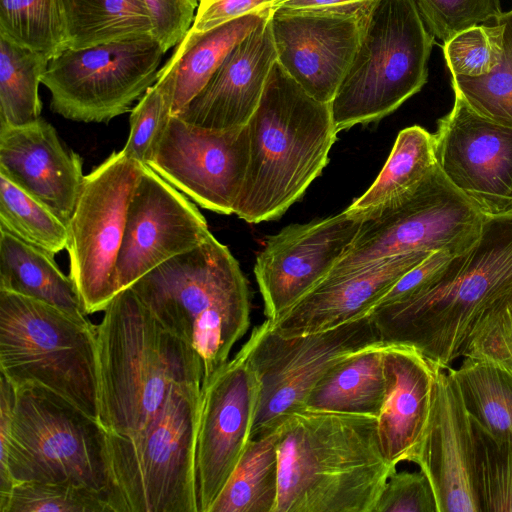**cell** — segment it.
<instances>
[{
	"label": "cell",
	"mask_w": 512,
	"mask_h": 512,
	"mask_svg": "<svg viewBox=\"0 0 512 512\" xmlns=\"http://www.w3.org/2000/svg\"><path fill=\"white\" fill-rule=\"evenodd\" d=\"M131 288L165 328L200 355L202 381L228 360L250 326L247 280L228 247L211 233Z\"/></svg>",
	"instance_id": "obj_6"
},
{
	"label": "cell",
	"mask_w": 512,
	"mask_h": 512,
	"mask_svg": "<svg viewBox=\"0 0 512 512\" xmlns=\"http://www.w3.org/2000/svg\"><path fill=\"white\" fill-rule=\"evenodd\" d=\"M278 429L274 512H373L396 471L382 453L376 417L303 411Z\"/></svg>",
	"instance_id": "obj_1"
},
{
	"label": "cell",
	"mask_w": 512,
	"mask_h": 512,
	"mask_svg": "<svg viewBox=\"0 0 512 512\" xmlns=\"http://www.w3.org/2000/svg\"><path fill=\"white\" fill-rule=\"evenodd\" d=\"M97 345L99 420L107 431L134 434L173 388L202 385L200 355L165 328L131 287L104 310Z\"/></svg>",
	"instance_id": "obj_2"
},
{
	"label": "cell",
	"mask_w": 512,
	"mask_h": 512,
	"mask_svg": "<svg viewBox=\"0 0 512 512\" xmlns=\"http://www.w3.org/2000/svg\"><path fill=\"white\" fill-rule=\"evenodd\" d=\"M69 48L152 35L144 0H64Z\"/></svg>",
	"instance_id": "obj_29"
},
{
	"label": "cell",
	"mask_w": 512,
	"mask_h": 512,
	"mask_svg": "<svg viewBox=\"0 0 512 512\" xmlns=\"http://www.w3.org/2000/svg\"><path fill=\"white\" fill-rule=\"evenodd\" d=\"M365 210L346 209L304 224H291L267 238L254 266L264 314L278 318L318 285L351 246Z\"/></svg>",
	"instance_id": "obj_16"
},
{
	"label": "cell",
	"mask_w": 512,
	"mask_h": 512,
	"mask_svg": "<svg viewBox=\"0 0 512 512\" xmlns=\"http://www.w3.org/2000/svg\"><path fill=\"white\" fill-rule=\"evenodd\" d=\"M0 512H113L100 493L67 482H15Z\"/></svg>",
	"instance_id": "obj_36"
},
{
	"label": "cell",
	"mask_w": 512,
	"mask_h": 512,
	"mask_svg": "<svg viewBox=\"0 0 512 512\" xmlns=\"http://www.w3.org/2000/svg\"><path fill=\"white\" fill-rule=\"evenodd\" d=\"M249 163L247 124L210 130L171 115L147 166L201 207L230 215Z\"/></svg>",
	"instance_id": "obj_15"
},
{
	"label": "cell",
	"mask_w": 512,
	"mask_h": 512,
	"mask_svg": "<svg viewBox=\"0 0 512 512\" xmlns=\"http://www.w3.org/2000/svg\"><path fill=\"white\" fill-rule=\"evenodd\" d=\"M460 357L489 360L512 374V290L495 300L478 318Z\"/></svg>",
	"instance_id": "obj_40"
},
{
	"label": "cell",
	"mask_w": 512,
	"mask_h": 512,
	"mask_svg": "<svg viewBox=\"0 0 512 512\" xmlns=\"http://www.w3.org/2000/svg\"><path fill=\"white\" fill-rule=\"evenodd\" d=\"M145 165L122 150L84 177L68 223L69 276L87 314L104 311L116 296L113 275L127 208Z\"/></svg>",
	"instance_id": "obj_13"
},
{
	"label": "cell",
	"mask_w": 512,
	"mask_h": 512,
	"mask_svg": "<svg viewBox=\"0 0 512 512\" xmlns=\"http://www.w3.org/2000/svg\"><path fill=\"white\" fill-rule=\"evenodd\" d=\"M512 290V211L487 215L477 242L431 287L379 305L370 316L384 343L414 347L443 368L483 312Z\"/></svg>",
	"instance_id": "obj_5"
},
{
	"label": "cell",
	"mask_w": 512,
	"mask_h": 512,
	"mask_svg": "<svg viewBox=\"0 0 512 512\" xmlns=\"http://www.w3.org/2000/svg\"><path fill=\"white\" fill-rule=\"evenodd\" d=\"M386 381L377 431L386 461L414 462L425 434L441 366L414 347L388 344L383 351Z\"/></svg>",
	"instance_id": "obj_24"
},
{
	"label": "cell",
	"mask_w": 512,
	"mask_h": 512,
	"mask_svg": "<svg viewBox=\"0 0 512 512\" xmlns=\"http://www.w3.org/2000/svg\"><path fill=\"white\" fill-rule=\"evenodd\" d=\"M0 290L31 297L87 316L75 283L54 256L0 230Z\"/></svg>",
	"instance_id": "obj_27"
},
{
	"label": "cell",
	"mask_w": 512,
	"mask_h": 512,
	"mask_svg": "<svg viewBox=\"0 0 512 512\" xmlns=\"http://www.w3.org/2000/svg\"><path fill=\"white\" fill-rule=\"evenodd\" d=\"M504 27L500 20L468 28L442 44L451 76L478 77L491 72L503 53Z\"/></svg>",
	"instance_id": "obj_39"
},
{
	"label": "cell",
	"mask_w": 512,
	"mask_h": 512,
	"mask_svg": "<svg viewBox=\"0 0 512 512\" xmlns=\"http://www.w3.org/2000/svg\"><path fill=\"white\" fill-rule=\"evenodd\" d=\"M270 18L234 46L204 88L176 116L210 130L238 128L249 122L277 61Z\"/></svg>",
	"instance_id": "obj_22"
},
{
	"label": "cell",
	"mask_w": 512,
	"mask_h": 512,
	"mask_svg": "<svg viewBox=\"0 0 512 512\" xmlns=\"http://www.w3.org/2000/svg\"><path fill=\"white\" fill-rule=\"evenodd\" d=\"M201 386L172 389L146 427L106 430L119 512H198L195 445Z\"/></svg>",
	"instance_id": "obj_8"
},
{
	"label": "cell",
	"mask_w": 512,
	"mask_h": 512,
	"mask_svg": "<svg viewBox=\"0 0 512 512\" xmlns=\"http://www.w3.org/2000/svg\"><path fill=\"white\" fill-rule=\"evenodd\" d=\"M370 12L274 11L270 22L277 61L311 97L331 103L359 48Z\"/></svg>",
	"instance_id": "obj_19"
},
{
	"label": "cell",
	"mask_w": 512,
	"mask_h": 512,
	"mask_svg": "<svg viewBox=\"0 0 512 512\" xmlns=\"http://www.w3.org/2000/svg\"><path fill=\"white\" fill-rule=\"evenodd\" d=\"M413 463L431 484L437 512H481L473 421L447 368L438 370L428 424Z\"/></svg>",
	"instance_id": "obj_20"
},
{
	"label": "cell",
	"mask_w": 512,
	"mask_h": 512,
	"mask_svg": "<svg viewBox=\"0 0 512 512\" xmlns=\"http://www.w3.org/2000/svg\"><path fill=\"white\" fill-rule=\"evenodd\" d=\"M278 0H199L191 30L205 32L249 14L273 13Z\"/></svg>",
	"instance_id": "obj_45"
},
{
	"label": "cell",
	"mask_w": 512,
	"mask_h": 512,
	"mask_svg": "<svg viewBox=\"0 0 512 512\" xmlns=\"http://www.w3.org/2000/svg\"><path fill=\"white\" fill-rule=\"evenodd\" d=\"M365 211L354 241L327 276L407 253H463L479 239L487 216L438 166L413 191Z\"/></svg>",
	"instance_id": "obj_10"
},
{
	"label": "cell",
	"mask_w": 512,
	"mask_h": 512,
	"mask_svg": "<svg viewBox=\"0 0 512 512\" xmlns=\"http://www.w3.org/2000/svg\"><path fill=\"white\" fill-rule=\"evenodd\" d=\"M373 512H437L434 492L425 473L393 472Z\"/></svg>",
	"instance_id": "obj_42"
},
{
	"label": "cell",
	"mask_w": 512,
	"mask_h": 512,
	"mask_svg": "<svg viewBox=\"0 0 512 512\" xmlns=\"http://www.w3.org/2000/svg\"><path fill=\"white\" fill-rule=\"evenodd\" d=\"M20 481L84 486L119 512L101 422L49 390L13 388L1 375L0 509Z\"/></svg>",
	"instance_id": "obj_3"
},
{
	"label": "cell",
	"mask_w": 512,
	"mask_h": 512,
	"mask_svg": "<svg viewBox=\"0 0 512 512\" xmlns=\"http://www.w3.org/2000/svg\"><path fill=\"white\" fill-rule=\"evenodd\" d=\"M174 81L161 67L156 82L148 88L132 109L130 131L123 152L147 165L172 115Z\"/></svg>",
	"instance_id": "obj_37"
},
{
	"label": "cell",
	"mask_w": 512,
	"mask_h": 512,
	"mask_svg": "<svg viewBox=\"0 0 512 512\" xmlns=\"http://www.w3.org/2000/svg\"><path fill=\"white\" fill-rule=\"evenodd\" d=\"M437 166L433 134L418 125L404 128L374 182L348 209L370 210L407 194Z\"/></svg>",
	"instance_id": "obj_30"
},
{
	"label": "cell",
	"mask_w": 512,
	"mask_h": 512,
	"mask_svg": "<svg viewBox=\"0 0 512 512\" xmlns=\"http://www.w3.org/2000/svg\"><path fill=\"white\" fill-rule=\"evenodd\" d=\"M0 230L53 256L68 244V225L2 173Z\"/></svg>",
	"instance_id": "obj_34"
},
{
	"label": "cell",
	"mask_w": 512,
	"mask_h": 512,
	"mask_svg": "<svg viewBox=\"0 0 512 512\" xmlns=\"http://www.w3.org/2000/svg\"><path fill=\"white\" fill-rule=\"evenodd\" d=\"M279 429L251 439L209 512H274L279 492Z\"/></svg>",
	"instance_id": "obj_28"
},
{
	"label": "cell",
	"mask_w": 512,
	"mask_h": 512,
	"mask_svg": "<svg viewBox=\"0 0 512 512\" xmlns=\"http://www.w3.org/2000/svg\"><path fill=\"white\" fill-rule=\"evenodd\" d=\"M415 1L428 30L442 44L468 28L495 23L504 13L501 0Z\"/></svg>",
	"instance_id": "obj_41"
},
{
	"label": "cell",
	"mask_w": 512,
	"mask_h": 512,
	"mask_svg": "<svg viewBox=\"0 0 512 512\" xmlns=\"http://www.w3.org/2000/svg\"><path fill=\"white\" fill-rule=\"evenodd\" d=\"M152 35L164 52L175 47L191 28L199 0H144Z\"/></svg>",
	"instance_id": "obj_43"
},
{
	"label": "cell",
	"mask_w": 512,
	"mask_h": 512,
	"mask_svg": "<svg viewBox=\"0 0 512 512\" xmlns=\"http://www.w3.org/2000/svg\"><path fill=\"white\" fill-rule=\"evenodd\" d=\"M473 426L481 512H512V441L494 438L474 421Z\"/></svg>",
	"instance_id": "obj_38"
},
{
	"label": "cell",
	"mask_w": 512,
	"mask_h": 512,
	"mask_svg": "<svg viewBox=\"0 0 512 512\" xmlns=\"http://www.w3.org/2000/svg\"><path fill=\"white\" fill-rule=\"evenodd\" d=\"M504 27L498 65L478 77L451 76V87L478 114L512 128V10L499 19Z\"/></svg>",
	"instance_id": "obj_35"
},
{
	"label": "cell",
	"mask_w": 512,
	"mask_h": 512,
	"mask_svg": "<svg viewBox=\"0 0 512 512\" xmlns=\"http://www.w3.org/2000/svg\"><path fill=\"white\" fill-rule=\"evenodd\" d=\"M211 232L204 216L177 188L145 165L127 208L113 275L116 295Z\"/></svg>",
	"instance_id": "obj_17"
},
{
	"label": "cell",
	"mask_w": 512,
	"mask_h": 512,
	"mask_svg": "<svg viewBox=\"0 0 512 512\" xmlns=\"http://www.w3.org/2000/svg\"><path fill=\"white\" fill-rule=\"evenodd\" d=\"M259 395L242 348L202 381L195 445L198 512L210 511L251 440Z\"/></svg>",
	"instance_id": "obj_14"
},
{
	"label": "cell",
	"mask_w": 512,
	"mask_h": 512,
	"mask_svg": "<svg viewBox=\"0 0 512 512\" xmlns=\"http://www.w3.org/2000/svg\"><path fill=\"white\" fill-rule=\"evenodd\" d=\"M429 254L397 255L343 274L326 276L278 318L270 320L271 325L283 336H296L334 328L368 315L384 294Z\"/></svg>",
	"instance_id": "obj_23"
},
{
	"label": "cell",
	"mask_w": 512,
	"mask_h": 512,
	"mask_svg": "<svg viewBox=\"0 0 512 512\" xmlns=\"http://www.w3.org/2000/svg\"><path fill=\"white\" fill-rule=\"evenodd\" d=\"M0 173L68 225L85 177L82 159L50 123L0 127Z\"/></svg>",
	"instance_id": "obj_21"
},
{
	"label": "cell",
	"mask_w": 512,
	"mask_h": 512,
	"mask_svg": "<svg viewBox=\"0 0 512 512\" xmlns=\"http://www.w3.org/2000/svg\"><path fill=\"white\" fill-rule=\"evenodd\" d=\"M49 61L0 34V127L25 126L41 118L39 84Z\"/></svg>",
	"instance_id": "obj_32"
},
{
	"label": "cell",
	"mask_w": 512,
	"mask_h": 512,
	"mask_svg": "<svg viewBox=\"0 0 512 512\" xmlns=\"http://www.w3.org/2000/svg\"><path fill=\"white\" fill-rule=\"evenodd\" d=\"M455 379L474 422L494 438L512 441V374L485 359L462 357Z\"/></svg>",
	"instance_id": "obj_31"
},
{
	"label": "cell",
	"mask_w": 512,
	"mask_h": 512,
	"mask_svg": "<svg viewBox=\"0 0 512 512\" xmlns=\"http://www.w3.org/2000/svg\"><path fill=\"white\" fill-rule=\"evenodd\" d=\"M457 255L448 250H438L430 253L420 263L407 271L384 294L376 307L405 300L431 287L443 276Z\"/></svg>",
	"instance_id": "obj_44"
},
{
	"label": "cell",
	"mask_w": 512,
	"mask_h": 512,
	"mask_svg": "<svg viewBox=\"0 0 512 512\" xmlns=\"http://www.w3.org/2000/svg\"><path fill=\"white\" fill-rule=\"evenodd\" d=\"M164 54L153 35L67 48L50 59L42 77L50 108L69 120L107 123L132 111L156 82Z\"/></svg>",
	"instance_id": "obj_12"
},
{
	"label": "cell",
	"mask_w": 512,
	"mask_h": 512,
	"mask_svg": "<svg viewBox=\"0 0 512 512\" xmlns=\"http://www.w3.org/2000/svg\"><path fill=\"white\" fill-rule=\"evenodd\" d=\"M435 43L415 0H379L331 102L337 132L378 121L417 94Z\"/></svg>",
	"instance_id": "obj_9"
},
{
	"label": "cell",
	"mask_w": 512,
	"mask_h": 512,
	"mask_svg": "<svg viewBox=\"0 0 512 512\" xmlns=\"http://www.w3.org/2000/svg\"><path fill=\"white\" fill-rule=\"evenodd\" d=\"M272 13H256L205 32L191 29L162 66L174 81L172 115H177L208 83L227 54Z\"/></svg>",
	"instance_id": "obj_26"
},
{
	"label": "cell",
	"mask_w": 512,
	"mask_h": 512,
	"mask_svg": "<svg viewBox=\"0 0 512 512\" xmlns=\"http://www.w3.org/2000/svg\"><path fill=\"white\" fill-rule=\"evenodd\" d=\"M387 345L364 349L335 364L311 390L304 411L377 418L385 397Z\"/></svg>",
	"instance_id": "obj_25"
},
{
	"label": "cell",
	"mask_w": 512,
	"mask_h": 512,
	"mask_svg": "<svg viewBox=\"0 0 512 512\" xmlns=\"http://www.w3.org/2000/svg\"><path fill=\"white\" fill-rule=\"evenodd\" d=\"M0 34L52 59L69 48L64 0H0Z\"/></svg>",
	"instance_id": "obj_33"
},
{
	"label": "cell",
	"mask_w": 512,
	"mask_h": 512,
	"mask_svg": "<svg viewBox=\"0 0 512 512\" xmlns=\"http://www.w3.org/2000/svg\"><path fill=\"white\" fill-rule=\"evenodd\" d=\"M386 344L370 316L309 334L283 336L269 319L256 326L241 347L260 385L251 439L275 431L303 412L314 386L338 362Z\"/></svg>",
	"instance_id": "obj_11"
},
{
	"label": "cell",
	"mask_w": 512,
	"mask_h": 512,
	"mask_svg": "<svg viewBox=\"0 0 512 512\" xmlns=\"http://www.w3.org/2000/svg\"><path fill=\"white\" fill-rule=\"evenodd\" d=\"M379 0H278L274 11L370 12Z\"/></svg>",
	"instance_id": "obj_46"
},
{
	"label": "cell",
	"mask_w": 512,
	"mask_h": 512,
	"mask_svg": "<svg viewBox=\"0 0 512 512\" xmlns=\"http://www.w3.org/2000/svg\"><path fill=\"white\" fill-rule=\"evenodd\" d=\"M249 163L234 214L281 217L326 167L336 141L331 103L317 101L276 61L247 123Z\"/></svg>",
	"instance_id": "obj_4"
},
{
	"label": "cell",
	"mask_w": 512,
	"mask_h": 512,
	"mask_svg": "<svg viewBox=\"0 0 512 512\" xmlns=\"http://www.w3.org/2000/svg\"><path fill=\"white\" fill-rule=\"evenodd\" d=\"M433 136L437 165L455 188L487 215L509 211L512 128L481 116L454 93Z\"/></svg>",
	"instance_id": "obj_18"
},
{
	"label": "cell",
	"mask_w": 512,
	"mask_h": 512,
	"mask_svg": "<svg viewBox=\"0 0 512 512\" xmlns=\"http://www.w3.org/2000/svg\"><path fill=\"white\" fill-rule=\"evenodd\" d=\"M0 371L13 388H44L99 420L97 326L87 316L0 290Z\"/></svg>",
	"instance_id": "obj_7"
},
{
	"label": "cell",
	"mask_w": 512,
	"mask_h": 512,
	"mask_svg": "<svg viewBox=\"0 0 512 512\" xmlns=\"http://www.w3.org/2000/svg\"><path fill=\"white\" fill-rule=\"evenodd\" d=\"M509 211H512V205H511V207H510Z\"/></svg>",
	"instance_id": "obj_47"
}]
</instances>
